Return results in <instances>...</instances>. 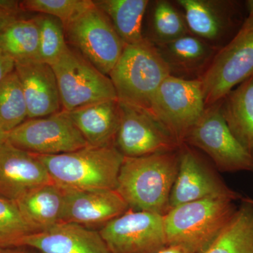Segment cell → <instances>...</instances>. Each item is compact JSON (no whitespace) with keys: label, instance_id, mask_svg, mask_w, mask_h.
<instances>
[{"label":"cell","instance_id":"1","mask_svg":"<svg viewBox=\"0 0 253 253\" xmlns=\"http://www.w3.org/2000/svg\"><path fill=\"white\" fill-rule=\"evenodd\" d=\"M179 154L124 157L116 191L129 209L164 215L179 169Z\"/></svg>","mask_w":253,"mask_h":253},{"label":"cell","instance_id":"2","mask_svg":"<svg viewBox=\"0 0 253 253\" xmlns=\"http://www.w3.org/2000/svg\"><path fill=\"white\" fill-rule=\"evenodd\" d=\"M36 156L54 184L63 189L81 191L116 190L124 160L115 145H88L73 152Z\"/></svg>","mask_w":253,"mask_h":253},{"label":"cell","instance_id":"3","mask_svg":"<svg viewBox=\"0 0 253 253\" xmlns=\"http://www.w3.org/2000/svg\"><path fill=\"white\" fill-rule=\"evenodd\" d=\"M169 76L156 46L144 38L126 44L109 76L118 101L148 111L158 88Z\"/></svg>","mask_w":253,"mask_h":253},{"label":"cell","instance_id":"4","mask_svg":"<svg viewBox=\"0 0 253 253\" xmlns=\"http://www.w3.org/2000/svg\"><path fill=\"white\" fill-rule=\"evenodd\" d=\"M238 206L225 199H208L172 208L163 215L167 246L183 245L203 253L234 215Z\"/></svg>","mask_w":253,"mask_h":253},{"label":"cell","instance_id":"5","mask_svg":"<svg viewBox=\"0 0 253 253\" xmlns=\"http://www.w3.org/2000/svg\"><path fill=\"white\" fill-rule=\"evenodd\" d=\"M253 76V13L249 14L235 36L218 50L199 81L206 107L220 101Z\"/></svg>","mask_w":253,"mask_h":253},{"label":"cell","instance_id":"6","mask_svg":"<svg viewBox=\"0 0 253 253\" xmlns=\"http://www.w3.org/2000/svg\"><path fill=\"white\" fill-rule=\"evenodd\" d=\"M206 109L199 81L168 76L151 100L149 110L179 145L199 121Z\"/></svg>","mask_w":253,"mask_h":253},{"label":"cell","instance_id":"7","mask_svg":"<svg viewBox=\"0 0 253 253\" xmlns=\"http://www.w3.org/2000/svg\"><path fill=\"white\" fill-rule=\"evenodd\" d=\"M64 29L68 45L109 76L126 44L104 11L94 4Z\"/></svg>","mask_w":253,"mask_h":253},{"label":"cell","instance_id":"8","mask_svg":"<svg viewBox=\"0 0 253 253\" xmlns=\"http://www.w3.org/2000/svg\"><path fill=\"white\" fill-rule=\"evenodd\" d=\"M51 66L57 80L63 111L69 112L100 101L118 99L109 76L69 46Z\"/></svg>","mask_w":253,"mask_h":253},{"label":"cell","instance_id":"9","mask_svg":"<svg viewBox=\"0 0 253 253\" xmlns=\"http://www.w3.org/2000/svg\"><path fill=\"white\" fill-rule=\"evenodd\" d=\"M184 144L204 151L220 172L253 173V157L226 126L220 101L206 107L204 114L186 135Z\"/></svg>","mask_w":253,"mask_h":253},{"label":"cell","instance_id":"10","mask_svg":"<svg viewBox=\"0 0 253 253\" xmlns=\"http://www.w3.org/2000/svg\"><path fill=\"white\" fill-rule=\"evenodd\" d=\"M7 141L18 149L43 156L73 152L88 146L65 111L28 119L8 132Z\"/></svg>","mask_w":253,"mask_h":253},{"label":"cell","instance_id":"11","mask_svg":"<svg viewBox=\"0 0 253 253\" xmlns=\"http://www.w3.org/2000/svg\"><path fill=\"white\" fill-rule=\"evenodd\" d=\"M190 33L219 49L236 36L248 15L234 0H176ZM248 14V13H247Z\"/></svg>","mask_w":253,"mask_h":253},{"label":"cell","instance_id":"12","mask_svg":"<svg viewBox=\"0 0 253 253\" xmlns=\"http://www.w3.org/2000/svg\"><path fill=\"white\" fill-rule=\"evenodd\" d=\"M111 253H154L167 246L163 215L129 209L99 231Z\"/></svg>","mask_w":253,"mask_h":253},{"label":"cell","instance_id":"13","mask_svg":"<svg viewBox=\"0 0 253 253\" xmlns=\"http://www.w3.org/2000/svg\"><path fill=\"white\" fill-rule=\"evenodd\" d=\"M121 123L115 146L124 157L136 158L177 151L181 145L147 110L120 102Z\"/></svg>","mask_w":253,"mask_h":253},{"label":"cell","instance_id":"14","mask_svg":"<svg viewBox=\"0 0 253 253\" xmlns=\"http://www.w3.org/2000/svg\"><path fill=\"white\" fill-rule=\"evenodd\" d=\"M178 154L179 169L169 197V210L204 199L236 201L243 199L242 195L231 189L212 172L189 145L181 144Z\"/></svg>","mask_w":253,"mask_h":253},{"label":"cell","instance_id":"15","mask_svg":"<svg viewBox=\"0 0 253 253\" xmlns=\"http://www.w3.org/2000/svg\"><path fill=\"white\" fill-rule=\"evenodd\" d=\"M54 183L36 155L0 144V197L16 201L31 190Z\"/></svg>","mask_w":253,"mask_h":253},{"label":"cell","instance_id":"16","mask_svg":"<svg viewBox=\"0 0 253 253\" xmlns=\"http://www.w3.org/2000/svg\"><path fill=\"white\" fill-rule=\"evenodd\" d=\"M11 247H29L41 253H111L99 231L66 222L23 236Z\"/></svg>","mask_w":253,"mask_h":253},{"label":"cell","instance_id":"17","mask_svg":"<svg viewBox=\"0 0 253 253\" xmlns=\"http://www.w3.org/2000/svg\"><path fill=\"white\" fill-rule=\"evenodd\" d=\"M63 189L62 222L82 226L106 224L129 209L116 190Z\"/></svg>","mask_w":253,"mask_h":253},{"label":"cell","instance_id":"18","mask_svg":"<svg viewBox=\"0 0 253 253\" xmlns=\"http://www.w3.org/2000/svg\"><path fill=\"white\" fill-rule=\"evenodd\" d=\"M27 104L28 119L46 117L63 111L53 68L42 61L15 63Z\"/></svg>","mask_w":253,"mask_h":253},{"label":"cell","instance_id":"19","mask_svg":"<svg viewBox=\"0 0 253 253\" xmlns=\"http://www.w3.org/2000/svg\"><path fill=\"white\" fill-rule=\"evenodd\" d=\"M155 46L169 75L187 81H199L219 50L191 33Z\"/></svg>","mask_w":253,"mask_h":253},{"label":"cell","instance_id":"20","mask_svg":"<svg viewBox=\"0 0 253 253\" xmlns=\"http://www.w3.org/2000/svg\"><path fill=\"white\" fill-rule=\"evenodd\" d=\"M67 113L88 145L95 147L115 145L121 123L118 99L100 101Z\"/></svg>","mask_w":253,"mask_h":253},{"label":"cell","instance_id":"21","mask_svg":"<svg viewBox=\"0 0 253 253\" xmlns=\"http://www.w3.org/2000/svg\"><path fill=\"white\" fill-rule=\"evenodd\" d=\"M220 105L231 134L253 157V76L226 94Z\"/></svg>","mask_w":253,"mask_h":253},{"label":"cell","instance_id":"22","mask_svg":"<svg viewBox=\"0 0 253 253\" xmlns=\"http://www.w3.org/2000/svg\"><path fill=\"white\" fill-rule=\"evenodd\" d=\"M16 202L25 217L39 231L62 222L64 189L54 183L38 186Z\"/></svg>","mask_w":253,"mask_h":253},{"label":"cell","instance_id":"23","mask_svg":"<svg viewBox=\"0 0 253 253\" xmlns=\"http://www.w3.org/2000/svg\"><path fill=\"white\" fill-rule=\"evenodd\" d=\"M241 201L228 224L203 253H253V203L248 197Z\"/></svg>","mask_w":253,"mask_h":253},{"label":"cell","instance_id":"24","mask_svg":"<svg viewBox=\"0 0 253 253\" xmlns=\"http://www.w3.org/2000/svg\"><path fill=\"white\" fill-rule=\"evenodd\" d=\"M94 2L109 17L125 44H134L144 39L143 23L149 0H94Z\"/></svg>","mask_w":253,"mask_h":253},{"label":"cell","instance_id":"25","mask_svg":"<svg viewBox=\"0 0 253 253\" xmlns=\"http://www.w3.org/2000/svg\"><path fill=\"white\" fill-rule=\"evenodd\" d=\"M146 14L147 35L144 38L154 45L190 33L184 14L176 3L168 0L149 1Z\"/></svg>","mask_w":253,"mask_h":253},{"label":"cell","instance_id":"26","mask_svg":"<svg viewBox=\"0 0 253 253\" xmlns=\"http://www.w3.org/2000/svg\"><path fill=\"white\" fill-rule=\"evenodd\" d=\"M0 48L15 63L40 61V31L36 18L11 21L0 33Z\"/></svg>","mask_w":253,"mask_h":253},{"label":"cell","instance_id":"27","mask_svg":"<svg viewBox=\"0 0 253 253\" xmlns=\"http://www.w3.org/2000/svg\"><path fill=\"white\" fill-rule=\"evenodd\" d=\"M28 119L22 86L14 71L0 84V127L9 132Z\"/></svg>","mask_w":253,"mask_h":253},{"label":"cell","instance_id":"28","mask_svg":"<svg viewBox=\"0 0 253 253\" xmlns=\"http://www.w3.org/2000/svg\"><path fill=\"white\" fill-rule=\"evenodd\" d=\"M39 26L40 61L54 64L68 48L64 26L57 18L48 15L35 16Z\"/></svg>","mask_w":253,"mask_h":253},{"label":"cell","instance_id":"29","mask_svg":"<svg viewBox=\"0 0 253 253\" xmlns=\"http://www.w3.org/2000/svg\"><path fill=\"white\" fill-rule=\"evenodd\" d=\"M94 4V0H24L20 8L57 18L65 27Z\"/></svg>","mask_w":253,"mask_h":253},{"label":"cell","instance_id":"30","mask_svg":"<svg viewBox=\"0 0 253 253\" xmlns=\"http://www.w3.org/2000/svg\"><path fill=\"white\" fill-rule=\"evenodd\" d=\"M38 231L16 201L0 197V247H11L17 240Z\"/></svg>","mask_w":253,"mask_h":253},{"label":"cell","instance_id":"31","mask_svg":"<svg viewBox=\"0 0 253 253\" xmlns=\"http://www.w3.org/2000/svg\"><path fill=\"white\" fill-rule=\"evenodd\" d=\"M20 11H22L20 8V1L0 0V33L11 21L18 18Z\"/></svg>","mask_w":253,"mask_h":253},{"label":"cell","instance_id":"32","mask_svg":"<svg viewBox=\"0 0 253 253\" xmlns=\"http://www.w3.org/2000/svg\"><path fill=\"white\" fill-rule=\"evenodd\" d=\"M14 71V60L0 48V84Z\"/></svg>","mask_w":253,"mask_h":253},{"label":"cell","instance_id":"33","mask_svg":"<svg viewBox=\"0 0 253 253\" xmlns=\"http://www.w3.org/2000/svg\"><path fill=\"white\" fill-rule=\"evenodd\" d=\"M154 253H196L183 245H171Z\"/></svg>","mask_w":253,"mask_h":253},{"label":"cell","instance_id":"34","mask_svg":"<svg viewBox=\"0 0 253 253\" xmlns=\"http://www.w3.org/2000/svg\"><path fill=\"white\" fill-rule=\"evenodd\" d=\"M0 253H30L27 250L21 247H0Z\"/></svg>","mask_w":253,"mask_h":253},{"label":"cell","instance_id":"35","mask_svg":"<svg viewBox=\"0 0 253 253\" xmlns=\"http://www.w3.org/2000/svg\"><path fill=\"white\" fill-rule=\"evenodd\" d=\"M244 4L248 14H252V13H253V0H248V1H245Z\"/></svg>","mask_w":253,"mask_h":253},{"label":"cell","instance_id":"36","mask_svg":"<svg viewBox=\"0 0 253 253\" xmlns=\"http://www.w3.org/2000/svg\"><path fill=\"white\" fill-rule=\"evenodd\" d=\"M8 132L4 131L2 128L0 127V144L7 141Z\"/></svg>","mask_w":253,"mask_h":253},{"label":"cell","instance_id":"37","mask_svg":"<svg viewBox=\"0 0 253 253\" xmlns=\"http://www.w3.org/2000/svg\"><path fill=\"white\" fill-rule=\"evenodd\" d=\"M251 201H252V202L253 203V199H251Z\"/></svg>","mask_w":253,"mask_h":253},{"label":"cell","instance_id":"38","mask_svg":"<svg viewBox=\"0 0 253 253\" xmlns=\"http://www.w3.org/2000/svg\"></svg>","mask_w":253,"mask_h":253}]
</instances>
